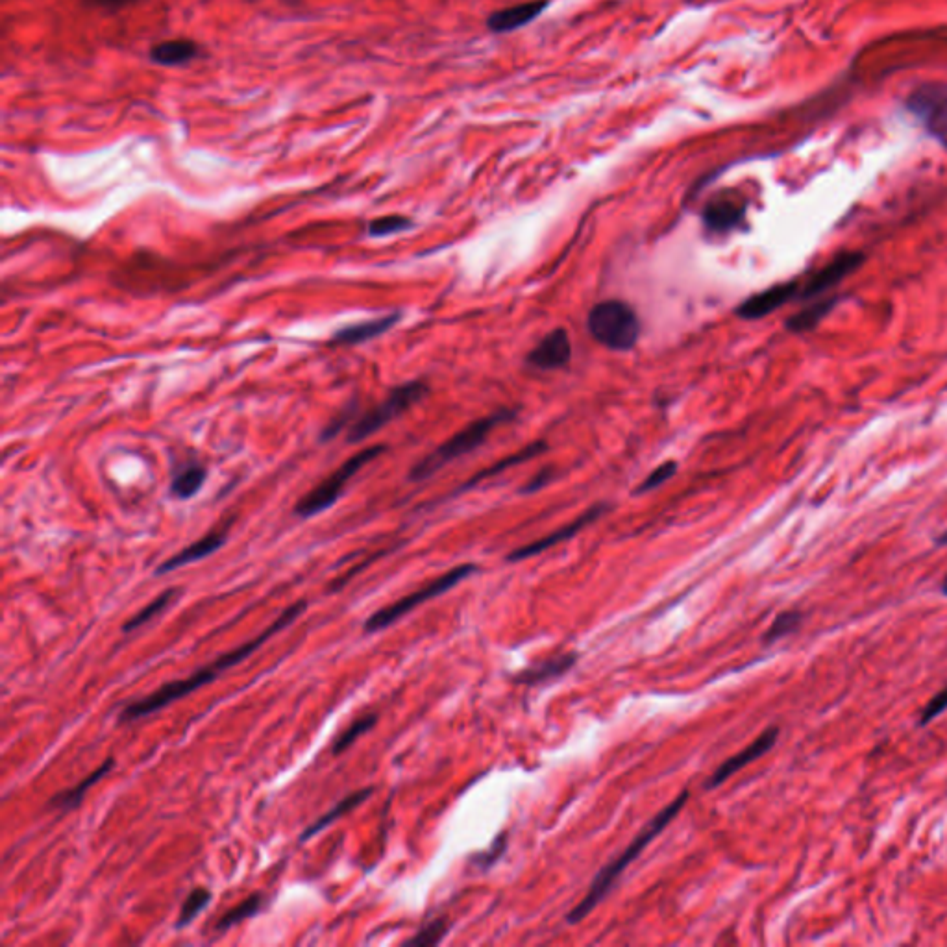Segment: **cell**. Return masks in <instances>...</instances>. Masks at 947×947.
Returning <instances> with one entry per match:
<instances>
[{
	"instance_id": "obj_1",
	"label": "cell",
	"mask_w": 947,
	"mask_h": 947,
	"mask_svg": "<svg viewBox=\"0 0 947 947\" xmlns=\"http://www.w3.org/2000/svg\"><path fill=\"white\" fill-rule=\"evenodd\" d=\"M308 607V600H300V602L293 603L291 607H287L282 615L278 616V618L272 622L269 628L263 629L259 635L252 637V639L245 642V644L237 646L232 652L222 653L215 661H211L210 665L202 666L200 670H197V672L191 674V676L169 681V683L161 685L160 689H156L154 692L147 694V696H143L141 700L126 703L123 709H121V714H119V724H130V722H136V720H141V718H147L150 714L158 713L161 709H165V707L171 705V703L184 700L185 696H189L191 692H197L198 689L210 685L217 677L222 676L226 670H230L232 666L243 663L252 653L259 650L267 640L274 637L278 631L289 628L293 622H296L300 616L308 611Z\"/></svg>"
},
{
	"instance_id": "obj_2",
	"label": "cell",
	"mask_w": 947,
	"mask_h": 947,
	"mask_svg": "<svg viewBox=\"0 0 947 947\" xmlns=\"http://www.w3.org/2000/svg\"><path fill=\"white\" fill-rule=\"evenodd\" d=\"M689 798V790H683V792L677 796L676 800L672 801L670 805H666L663 811L655 814V818H653L652 822L640 831L639 835L629 844L628 848L624 849L616 859H613L603 870L598 872V875H596L594 881H592L587 896L581 899L572 911L568 912L566 922L572 923V925L583 922V920L602 903L603 898H605V896L611 892V888L615 886L618 877L624 874V870L628 868L631 862L639 857L644 849L648 848V844L652 842L653 838L659 837V835L665 831L666 825L670 824V822L676 818L679 811L685 807V803L689 801Z\"/></svg>"
},
{
	"instance_id": "obj_3",
	"label": "cell",
	"mask_w": 947,
	"mask_h": 947,
	"mask_svg": "<svg viewBox=\"0 0 947 947\" xmlns=\"http://www.w3.org/2000/svg\"><path fill=\"white\" fill-rule=\"evenodd\" d=\"M513 417H515V411H511V409H500V411L492 413L489 417H483V419L470 422L463 430L454 433L448 441L439 444L431 454L422 457L419 463L411 468L409 481L419 483V481L428 480L433 474H437L439 470H443L446 465L457 461L459 457L467 456L470 452H474L476 448H480L481 444L489 439L492 430H496L498 426L509 422Z\"/></svg>"
},
{
	"instance_id": "obj_4",
	"label": "cell",
	"mask_w": 947,
	"mask_h": 947,
	"mask_svg": "<svg viewBox=\"0 0 947 947\" xmlns=\"http://www.w3.org/2000/svg\"><path fill=\"white\" fill-rule=\"evenodd\" d=\"M587 328L594 341L615 352L633 350L640 339L639 315L624 300L596 304L589 313Z\"/></svg>"
},
{
	"instance_id": "obj_5",
	"label": "cell",
	"mask_w": 947,
	"mask_h": 947,
	"mask_svg": "<svg viewBox=\"0 0 947 947\" xmlns=\"http://www.w3.org/2000/svg\"><path fill=\"white\" fill-rule=\"evenodd\" d=\"M385 450H387L385 444H374L348 457L345 463L337 470H333L326 480L320 481L315 489H311L306 496H302V500L295 505L296 517L313 518L328 511L332 505L337 504V500L345 492L348 481L352 480L361 468L369 465L370 461L382 456Z\"/></svg>"
},
{
	"instance_id": "obj_6",
	"label": "cell",
	"mask_w": 947,
	"mask_h": 947,
	"mask_svg": "<svg viewBox=\"0 0 947 947\" xmlns=\"http://www.w3.org/2000/svg\"><path fill=\"white\" fill-rule=\"evenodd\" d=\"M428 394V385L422 380H413V382L402 383L394 387L391 393L385 396L378 406L365 411L359 419L352 420V426L348 430V443H361L369 439L370 435L378 433L385 428L389 422L402 417L406 411H409L415 404Z\"/></svg>"
},
{
	"instance_id": "obj_7",
	"label": "cell",
	"mask_w": 947,
	"mask_h": 947,
	"mask_svg": "<svg viewBox=\"0 0 947 947\" xmlns=\"http://www.w3.org/2000/svg\"><path fill=\"white\" fill-rule=\"evenodd\" d=\"M474 572H478V566L470 565H459L452 570H448L443 576H439L437 579L430 581L428 585H424L419 591L411 592L407 594L404 598H400L398 602L391 603L387 607H382L380 611H376L374 615H370L365 624H363V633L365 635H372V633H378V631H383V629L391 628L393 624H396L402 616H406L407 613H411L413 609H417L422 603L430 602L433 598L441 596L444 592L454 589L457 583H461L463 579H467L468 576H472Z\"/></svg>"
},
{
	"instance_id": "obj_8",
	"label": "cell",
	"mask_w": 947,
	"mask_h": 947,
	"mask_svg": "<svg viewBox=\"0 0 947 947\" xmlns=\"http://www.w3.org/2000/svg\"><path fill=\"white\" fill-rule=\"evenodd\" d=\"M905 108L922 124L929 136L947 148V84L927 82L914 87L905 99Z\"/></svg>"
},
{
	"instance_id": "obj_9",
	"label": "cell",
	"mask_w": 947,
	"mask_h": 947,
	"mask_svg": "<svg viewBox=\"0 0 947 947\" xmlns=\"http://www.w3.org/2000/svg\"><path fill=\"white\" fill-rule=\"evenodd\" d=\"M866 261V254L861 250H842L838 252L835 258L829 263H825L822 269L812 272L800 283V295L798 300L805 302L811 298H818L824 295L825 291L837 287L838 283L844 282L848 276H851L857 269H861Z\"/></svg>"
},
{
	"instance_id": "obj_10",
	"label": "cell",
	"mask_w": 947,
	"mask_h": 947,
	"mask_svg": "<svg viewBox=\"0 0 947 947\" xmlns=\"http://www.w3.org/2000/svg\"><path fill=\"white\" fill-rule=\"evenodd\" d=\"M748 202L737 191H722L714 195L703 208V224L711 234H729L746 221Z\"/></svg>"
},
{
	"instance_id": "obj_11",
	"label": "cell",
	"mask_w": 947,
	"mask_h": 947,
	"mask_svg": "<svg viewBox=\"0 0 947 947\" xmlns=\"http://www.w3.org/2000/svg\"><path fill=\"white\" fill-rule=\"evenodd\" d=\"M611 507L607 504H596L592 505L591 509H587L581 517L572 520L570 524H566L563 528L555 529L550 535L542 537L539 541L529 542L526 546H520L515 552L507 555V561L509 563H518V561H526L529 557H535V555L542 554L550 548H554L557 544L561 542L570 541L572 537H576L581 529L587 528L592 522H596L598 518L603 517Z\"/></svg>"
},
{
	"instance_id": "obj_12",
	"label": "cell",
	"mask_w": 947,
	"mask_h": 947,
	"mask_svg": "<svg viewBox=\"0 0 947 947\" xmlns=\"http://www.w3.org/2000/svg\"><path fill=\"white\" fill-rule=\"evenodd\" d=\"M801 280H790V282L777 283L761 293H755L750 298H746L737 309L735 315L742 320H759L775 313L777 309L783 308L790 300H798L800 295Z\"/></svg>"
},
{
	"instance_id": "obj_13",
	"label": "cell",
	"mask_w": 947,
	"mask_h": 947,
	"mask_svg": "<svg viewBox=\"0 0 947 947\" xmlns=\"http://www.w3.org/2000/svg\"><path fill=\"white\" fill-rule=\"evenodd\" d=\"M234 524V517L224 520L221 526H217L215 529H211L210 533H206L204 537H200L197 542L185 546L182 552L174 554L173 557L165 559L154 572V576H163V574H169V572H174L182 566L193 565L197 561H202L206 557L219 552L222 546L228 541V531L232 528Z\"/></svg>"
},
{
	"instance_id": "obj_14",
	"label": "cell",
	"mask_w": 947,
	"mask_h": 947,
	"mask_svg": "<svg viewBox=\"0 0 947 947\" xmlns=\"http://www.w3.org/2000/svg\"><path fill=\"white\" fill-rule=\"evenodd\" d=\"M777 738H779V727H768V729H764L763 733L755 738L750 746H746L744 750L735 753L731 759H727L726 763L720 764V766L716 768V772L707 779L705 788H707V790H713V788L724 785L731 775L737 774L744 766L755 763L757 759H761L763 755H766L768 751L772 750L775 746V742H777Z\"/></svg>"
},
{
	"instance_id": "obj_15",
	"label": "cell",
	"mask_w": 947,
	"mask_h": 947,
	"mask_svg": "<svg viewBox=\"0 0 947 947\" xmlns=\"http://www.w3.org/2000/svg\"><path fill=\"white\" fill-rule=\"evenodd\" d=\"M570 357L572 345L568 332L565 328H555L529 352L526 363L537 370H559L565 369Z\"/></svg>"
},
{
	"instance_id": "obj_16",
	"label": "cell",
	"mask_w": 947,
	"mask_h": 947,
	"mask_svg": "<svg viewBox=\"0 0 947 947\" xmlns=\"http://www.w3.org/2000/svg\"><path fill=\"white\" fill-rule=\"evenodd\" d=\"M400 317H402L400 313H391V315H385L380 319L363 320V322H356V324H348L345 328L333 333L330 343L339 346H356L367 343V341H372L383 333L389 332L394 324L400 320Z\"/></svg>"
},
{
	"instance_id": "obj_17",
	"label": "cell",
	"mask_w": 947,
	"mask_h": 947,
	"mask_svg": "<svg viewBox=\"0 0 947 947\" xmlns=\"http://www.w3.org/2000/svg\"><path fill=\"white\" fill-rule=\"evenodd\" d=\"M546 8H548V0L522 2V4H517V6H509V8H504V10L491 13V17L487 19V25H489L492 32H496V34L513 32V30H517L520 26H526L529 25L531 21H535Z\"/></svg>"
},
{
	"instance_id": "obj_18",
	"label": "cell",
	"mask_w": 947,
	"mask_h": 947,
	"mask_svg": "<svg viewBox=\"0 0 947 947\" xmlns=\"http://www.w3.org/2000/svg\"><path fill=\"white\" fill-rule=\"evenodd\" d=\"M372 794H374V787L359 788L356 792L348 794V796H345L339 803H335L330 811L324 812L313 824L308 825V827L302 831L298 842L304 844V842H308L309 838L317 837L326 827H330V825L335 824L339 818H343L348 812H352L354 809H357L359 805H363L365 801L369 800Z\"/></svg>"
},
{
	"instance_id": "obj_19",
	"label": "cell",
	"mask_w": 947,
	"mask_h": 947,
	"mask_svg": "<svg viewBox=\"0 0 947 947\" xmlns=\"http://www.w3.org/2000/svg\"><path fill=\"white\" fill-rule=\"evenodd\" d=\"M148 56L152 62L163 67H178V65L195 62L200 56V45L197 41L185 39V37L167 39V41L156 43L148 52Z\"/></svg>"
},
{
	"instance_id": "obj_20",
	"label": "cell",
	"mask_w": 947,
	"mask_h": 947,
	"mask_svg": "<svg viewBox=\"0 0 947 947\" xmlns=\"http://www.w3.org/2000/svg\"><path fill=\"white\" fill-rule=\"evenodd\" d=\"M115 766V759L113 757H108L104 763H100L91 774H87L82 781H78L74 787L67 788V790H62L58 794H54L49 801V807H54V809H62V811H71V809H76L84 798H86L87 790L97 785L100 779L104 775L110 774Z\"/></svg>"
},
{
	"instance_id": "obj_21",
	"label": "cell",
	"mask_w": 947,
	"mask_h": 947,
	"mask_svg": "<svg viewBox=\"0 0 947 947\" xmlns=\"http://www.w3.org/2000/svg\"><path fill=\"white\" fill-rule=\"evenodd\" d=\"M576 661H578V653L559 655V657L544 661L541 665L531 666L528 670H524L522 674H518V676L515 677V683L539 685V683L552 681V679H557V677L565 676L568 670L574 668Z\"/></svg>"
},
{
	"instance_id": "obj_22",
	"label": "cell",
	"mask_w": 947,
	"mask_h": 947,
	"mask_svg": "<svg viewBox=\"0 0 947 947\" xmlns=\"http://www.w3.org/2000/svg\"><path fill=\"white\" fill-rule=\"evenodd\" d=\"M840 302V296H831V298H824V300H818L814 304H809L805 308L794 313L790 319L787 320L785 328H787L790 333H807L818 328L820 322L837 308V304Z\"/></svg>"
},
{
	"instance_id": "obj_23",
	"label": "cell",
	"mask_w": 947,
	"mask_h": 947,
	"mask_svg": "<svg viewBox=\"0 0 947 947\" xmlns=\"http://www.w3.org/2000/svg\"><path fill=\"white\" fill-rule=\"evenodd\" d=\"M544 450H546V443H544V441H535V443L528 444L526 448L518 450V452L511 454V456L504 457L502 461H498V463H494L491 467L485 468L480 474H476L472 480L465 483V485L459 489V492L468 491V489H472L474 485H478L481 480L498 476V474H502V472L509 470V468H515L518 467V465H522V463H528L531 459H535V457L544 454Z\"/></svg>"
},
{
	"instance_id": "obj_24",
	"label": "cell",
	"mask_w": 947,
	"mask_h": 947,
	"mask_svg": "<svg viewBox=\"0 0 947 947\" xmlns=\"http://www.w3.org/2000/svg\"><path fill=\"white\" fill-rule=\"evenodd\" d=\"M206 478H208V468L198 461H191L174 474L171 481V494L178 500H191L204 487Z\"/></svg>"
},
{
	"instance_id": "obj_25",
	"label": "cell",
	"mask_w": 947,
	"mask_h": 947,
	"mask_svg": "<svg viewBox=\"0 0 947 947\" xmlns=\"http://www.w3.org/2000/svg\"><path fill=\"white\" fill-rule=\"evenodd\" d=\"M263 894L261 892H254L252 896H248L245 901H241L239 905H235L234 909H230L228 912H224L221 918L215 923V931L217 933H226L230 931L235 925L245 922L248 918H254L256 914L261 912L263 909Z\"/></svg>"
},
{
	"instance_id": "obj_26",
	"label": "cell",
	"mask_w": 947,
	"mask_h": 947,
	"mask_svg": "<svg viewBox=\"0 0 947 947\" xmlns=\"http://www.w3.org/2000/svg\"><path fill=\"white\" fill-rule=\"evenodd\" d=\"M211 899H213L211 890L204 888V886H198L195 890H191V892L187 894V898L184 899L182 907H180L178 920H176L174 927H176V929H185L187 925H191V923L195 922L198 918V914H202V912L208 909Z\"/></svg>"
},
{
	"instance_id": "obj_27",
	"label": "cell",
	"mask_w": 947,
	"mask_h": 947,
	"mask_svg": "<svg viewBox=\"0 0 947 947\" xmlns=\"http://www.w3.org/2000/svg\"><path fill=\"white\" fill-rule=\"evenodd\" d=\"M178 589H167V591L161 592L160 596H156L152 602L145 605L137 615L132 616L126 624L123 626V633H130V631H136V629L145 626L148 622H152L156 616L161 615L171 603H173L174 598L178 596Z\"/></svg>"
},
{
	"instance_id": "obj_28",
	"label": "cell",
	"mask_w": 947,
	"mask_h": 947,
	"mask_svg": "<svg viewBox=\"0 0 947 947\" xmlns=\"http://www.w3.org/2000/svg\"><path fill=\"white\" fill-rule=\"evenodd\" d=\"M376 722H378V714L376 713H367L363 714V716H359L350 726L346 727L345 731H343L339 737L333 740L332 755L337 757V755L345 753V751L356 742L357 738L363 737L365 733H369L370 729L376 726Z\"/></svg>"
},
{
	"instance_id": "obj_29",
	"label": "cell",
	"mask_w": 947,
	"mask_h": 947,
	"mask_svg": "<svg viewBox=\"0 0 947 947\" xmlns=\"http://www.w3.org/2000/svg\"><path fill=\"white\" fill-rule=\"evenodd\" d=\"M801 620H803V613L798 609L779 613L775 616L772 626L763 635L764 644H774L777 640L785 639L788 635L796 633L800 629Z\"/></svg>"
},
{
	"instance_id": "obj_30",
	"label": "cell",
	"mask_w": 947,
	"mask_h": 947,
	"mask_svg": "<svg viewBox=\"0 0 947 947\" xmlns=\"http://www.w3.org/2000/svg\"><path fill=\"white\" fill-rule=\"evenodd\" d=\"M413 228V221L406 215H385L369 222L367 232L370 237H389V235L407 232Z\"/></svg>"
},
{
	"instance_id": "obj_31",
	"label": "cell",
	"mask_w": 947,
	"mask_h": 947,
	"mask_svg": "<svg viewBox=\"0 0 947 947\" xmlns=\"http://www.w3.org/2000/svg\"><path fill=\"white\" fill-rule=\"evenodd\" d=\"M448 927L450 923L444 918H437L433 922L428 923L426 927H422L417 935L413 938H409L406 944L407 946H437L443 942L444 936L448 933Z\"/></svg>"
},
{
	"instance_id": "obj_32",
	"label": "cell",
	"mask_w": 947,
	"mask_h": 947,
	"mask_svg": "<svg viewBox=\"0 0 947 947\" xmlns=\"http://www.w3.org/2000/svg\"><path fill=\"white\" fill-rule=\"evenodd\" d=\"M677 472V463L676 461H666L663 465H659L657 468H653L652 472L640 481L639 487L633 491L635 496H640V494H646V492H652L661 487L663 483L670 480L674 474Z\"/></svg>"
},
{
	"instance_id": "obj_33",
	"label": "cell",
	"mask_w": 947,
	"mask_h": 947,
	"mask_svg": "<svg viewBox=\"0 0 947 947\" xmlns=\"http://www.w3.org/2000/svg\"><path fill=\"white\" fill-rule=\"evenodd\" d=\"M944 711H947V685L944 689L940 690V692H936L935 696L923 707L918 724H920V726H927L929 722H933V720L938 718Z\"/></svg>"
},
{
	"instance_id": "obj_34",
	"label": "cell",
	"mask_w": 947,
	"mask_h": 947,
	"mask_svg": "<svg viewBox=\"0 0 947 947\" xmlns=\"http://www.w3.org/2000/svg\"><path fill=\"white\" fill-rule=\"evenodd\" d=\"M352 413H354V406L341 407V411L324 426V430L320 431V443L335 439L341 428H345L346 422L352 420Z\"/></svg>"
},
{
	"instance_id": "obj_35",
	"label": "cell",
	"mask_w": 947,
	"mask_h": 947,
	"mask_svg": "<svg viewBox=\"0 0 947 947\" xmlns=\"http://www.w3.org/2000/svg\"><path fill=\"white\" fill-rule=\"evenodd\" d=\"M554 480V468H542L541 472H537V474L529 480L528 485H524V487L520 489V492H522V494H533V492L541 491V489H544L546 485H550Z\"/></svg>"
},
{
	"instance_id": "obj_36",
	"label": "cell",
	"mask_w": 947,
	"mask_h": 947,
	"mask_svg": "<svg viewBox=\"0 0 947 947\" xmlns=\"http://www.w3.org/2000/svg\"><path fill=\"white\" fill-rule=\"evenodd\" d=\"M87 2L93 4V6H99V8H106V10H119V8L132 6L137 0H87Z\"/></svg>"
},
{
	"instance_id": "obj_37",
	"label": "cell",
	"mask_w": 947,
	"mask_h": 947,
	"mask_svg": "<svg viewBox=\"0 0 947 947\" xmlns=\"http://www.w3.org/2000/svg\"><path fill=\"white\" fill-rule=\"evenodd\" d=\"M936 544H938V546H946V544H947V531H944V533H942V535H940V537H938V539H936Z\"/></svg>"
},
{
	"instance_id": "obj_38",
	"label": "cell",
	"mask_w": 947,
	"mask_h": 947,
	"mask_svg": "<svg viewBox=\"0 0 947 947\" xmlns=\"http://www.w3.org/2000/svg\"><path fill=\"white\" fill-rule=\"evenodd\" d=\"M940 591H942V594H944V596H947V574H946V578L942 579V585H940Z\"/></svg>"
},
{
	"instance_id": "obj_39",
	"label": "cell",
	"mask_w": 947,
	"mask_h": 947,
	"mask_svg": "<svg viewBox=\"0 0 947 947\" xmlns=\"http://www.w3.org/2000/svg\"><path fill=\"white\" fill-rule=\"evenodd\" d=\"M287 2H295V0H287Z\"/></svg>"
}]
</instances>
